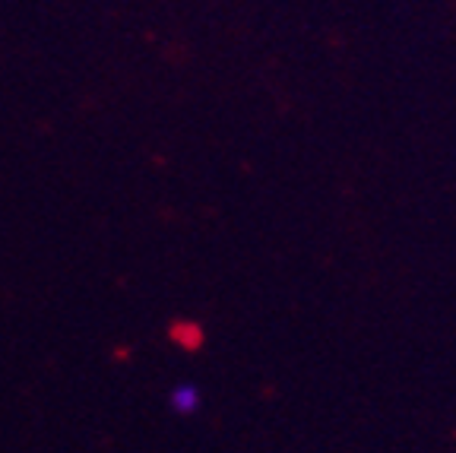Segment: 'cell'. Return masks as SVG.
I'll list each match as a JSON object with an SVG mask.
<instances>
[{
  "mask_svg": "<svg viewBox=\"0 0 456 453\" xmlns=\"http://www.w3.org/2000/svg\"><path fill=\"white\" fill-rule=\"evenodd\" d=\"M197 390L191 387V383H178L175 387V393H171V409L175 412H193L197 409Z\"/></svg>",
  "mask_w": 456,
  "mask_h": 453,
  "instance_id": "6da1fadb",
  "label": "cell"
},
{
  "mask_svg": "<svg viewBox=\"0 0 456 453\" xmlns=\"http://www.w3.org/2000/svg\"><path fill=\"white\" fill-rule=\"evenodd\" d=\"M171 336L187 349H200L203 346V330L197 324H175L171 326Z\"/></svg>",
  "mask_w": 456,
  "mask_h": 453,
  "instance_id": "7a4b0ae2",
  "label": "cell"
}]
</instances>
